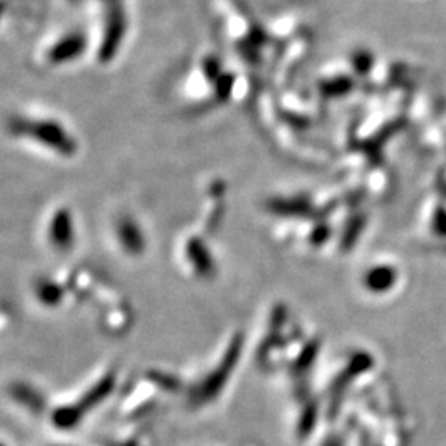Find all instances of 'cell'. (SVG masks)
<instances>
[{
	"instance_id": "obj_1",
	"label": "cell",
	"mask_w": 446,
	"mask_h": 446,
	"mask_svg": "<svg viewBox=\"0 0 446 446\" xmlns=\"http://www.w3.org/2000/svg\"><path fill=\"white\" fill-rule=\"evenodd\" d=\"M25 131H32L38 137L40 142L47 144V146L58 149L63 154L73 152V141L67 132L63 131L58 124L53 122H28L27 126H22Z\"/></svg>"
},
{
	"instance_id": "obj_2",
	"label": "cell",
	"mask_w": 446,
	"mask_h": 446,
	"mask_svg": "<svg viewBox=\"0 0 446 446\" xmlns=\"http://www.w3.org/2000/svg\"><path fill=\"white\" fill-rule=\"evenodd\" d=\"M52 236L53 241L57 243L58 246H68V238L72 240V222H69V218L67 215L55 218L52 227Z\"/></svg>"
}]
</instances>
